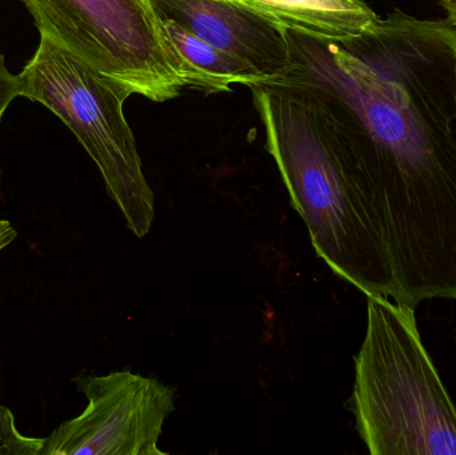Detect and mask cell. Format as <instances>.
I'll return each instance as SVG.
<instances>
[{"mask_svg": "<svg viewBox=\"0 0 456 455\" xmlns=\"http://www.w3.org/2000/svg\"><path fill=\"white\" fill-rule=\"evenodd\" d=\"M283 77L315 91L367 176L394 301L456 299V28L403 11L343 42L287 31Z\"/></svg>", "mask_w": 456, "mask_h": 455, "instance_id": "cell-1", "label": "cell"}, {"mask_svg": "<svg viewBox=\"0 0 456 455\" xmlns=\"http://www.w3.org/2000/svg\"><path fill=\"white\" fill-rule=\"evenodd\" d=\"M247 87L265 126V150L316 256L367 297L394 299L393 264L374 194L323 99L281 79Z\"/></svg>", "mask_w": 456, "mask_h": 455, "instance_id": "cell-2", "label": "cell"}, {"mask_svg": "<svg viewBox=\"0 0 456 455\" xmlns=\"http://www.w3.org/2000/svg\"><path fill=\"white\" fill-rule=\"evenodd\" d=\"M372 455H456V408L418 330L415 307L367 297L350 398Z\"/></svg>", "mask_w": 456, "mask_h": 455, "instance_id": "cell-3", "label": "cell"}, {"mask_svg": "<svg viewBox=\"0 0 456 455\" xmlns=\"http://www.w3.org/2000/svg\"><path fill=\"white\" fill-rule=\"evenodd\" d=\"M19 77L21 96L66 123L98 166L128 230L146 237L155 218L154 191L123 110L130 95L45 35Z\"/></svg>", "mask_w": 456, "mask_h": 455, "instance_id": "cell-4", "label": "cell"}, {"mask_svg": "<svg viewBox=\"0 0 456 455\" xmlns=\"http://www.w3.org/2000/svg\"><path fill=\"white\" fill-rule=\"evenodd\" d=\"M40 35L82 59L128 95L162 102L186 74L150 0H21Z\"/></svg>", "mask_w": 456, "mask_h": 455, "instance_id": "cell-5", "label": "cell"}, {"mask_svg": "<svg viewBox=\"0 0 456 455\" xmlns=\"http://www.w3.org/2000/svg\"><path fill=\"white\" fill-rule=\"evenodd\" d=\"M75 382L87 409L45 438L42 455L166 454L158 443L175 410V390L128 370Z\"/></svg>", "mask_w": 456, "mask_h": 455, "instance_id": "cell-6", "label": "cell"}, {"mask_svg": "<svg viewBox=\"0 0 456 455\" xmlns=\"http://www.w3.org/2000/svg\"><path fill=\"white\" fill-rule=\"evenodd\" d=\"M155 12L208 45L243 59L265 80L283 77L291 63L287 29L235 0H150Z\"/></svg>", "mask_w": 456, "mask_h": 455, "instance_id": "cell-7", "label": "cell"}, {"mask_svg": "<svg viewBox=\"0 0 456 455\" xmlns=\"http://www.w3.org/2000/svg\"><path fill=\"white\" fill-rule=\"evenodd\" d=\"M287 31L343 42L372 31L379 16L362 0H235Z\"/></svg>", "mask_w": 456, "mask_h": 455, "instance_id": "cell-8", "label": "cell"}, {"mask_svg": "<svg viewBox=\"0 0 456 455\" xmlns=\"http://www.w3.org/2000/svg\"><path fill=\"white\" fill-rule=\"evenodd\" d=\"M160 19L168 43L183 64L187 88L210 95L230 91V85L235 83L248 85L265 80L243 59L208 45L170 19Z\"/></svg>", "mask_w": 456, "mask_h": 455, "instance_id": "cell-9", "label": "cell"}, {"mask_svg": "<svg viewBox=\"0 0 456 455\" xmlns=\"http://www.w3.org/2000/svg\"><path fill=\"white\" fill-rule=\"evenodd\" d=\"M45 441L20 435L10 409L0 405V455H42Z\"/></svg>", "mask_w": 456, "mask_h": 455, "instance_id": "cell-10", "label": "cell"}, {"mask_svg": "<svg viewBox=\"0 0 456 455\" xmlns=\"http://www.w3.org/2000/svg\"><path fill=\"white\" fill-rule=\"evenodd\" d=\"M18 96H21L20 77L10 72L5 66L4 56L0 55V122L11 102Z\"/></svg>", "mask_w": 456, "mask_h": 455, "instance_id": "cell-11", "label": "cell"}, {"mask_svg": "<svg viewBox=\"0 0 456 455\" xmlns=\"http://www.w3.org/2000/svg\"><path fill=\"white\" fill-rule=\"evenodd\" d=\"M16 235H18V232H15L10 222L0 221V251L10 246L15 240Z\"/></svg>", "mask_w": 456, "mask_h": 455, "instance_id": "cell-12", "label": "cell"}, {"mask_svg": "<svg viewBox=\"0 0 456 455\" xmlns=\"http://www.w3.org/2000/svg\"><path fill=\"white\" fill-rule=\"evenodd\" d=\"M447 12V19L456 28V0H439Z\"/></svg>", "mask_w": 456, "mask_h": 455, "instance_id": "cell-13", "label": "cell"}]
</instances>
